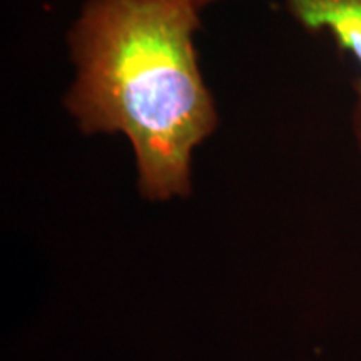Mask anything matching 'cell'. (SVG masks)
<instances>
[{
    "label": "cell",
    "mask_w": 361,
    "mask_h": 361,
    "mask_svg": "<svg viewBox=\"0 0 361 361\" xmlns=\"http://www.w3.org/2000/svg\"><path fill=\"white\" fill-rule=\"evenodd\" d=\"M214 0H196L201 8ZM288 11L310 32L328 30L340 52H348L361 69V0H284ZM355 133L361 149V75L355 84Z\"/></svg>",
    "instance_id": "2"
},
{
    "label": "cell",
    "mask_w": 361,
    "mask_h": 361,
    "mask_svg": "<svg viewBox=\"0 0 361 361\" xmlns=\"http://www.w3.org/2000/svg\"><path fill=\"white\" fill-rule=\"evenodd\" d=\"M196 0H89L69 34L66 107L84 134H124L151 201L191 191L192 152L218 126L194 34Z\"/></svg>",
    "instance_id": "1"
}]
</instances>
